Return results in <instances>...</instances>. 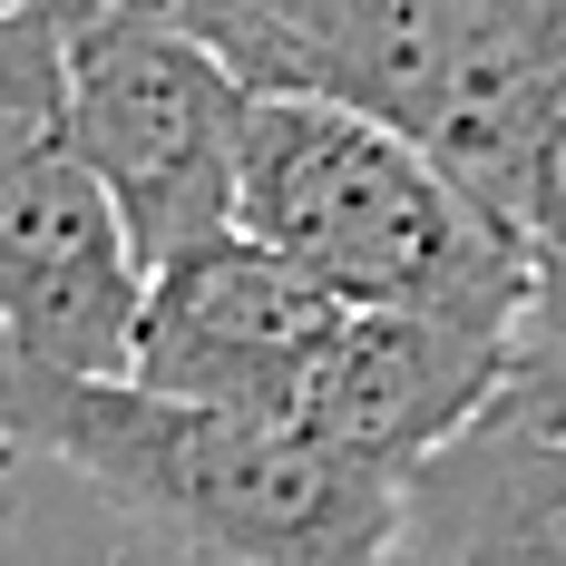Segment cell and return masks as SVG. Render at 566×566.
I'll return each instance as SVG.
<instances>
[{"mask_svg":"<svg viewBox=\"0 0 566 566\" xmlns=\"http://www.w3.org/2000/svg\"><path fill=\"white\" fill-rule=\"evenodd\" d=\"M0 440L108 509L137 547L196 566H371L400 479L313 420L216 410L137 371H69L0 333Z\"/></svg>","mask_w":566,"mask_h":566,"instance_id":"6da1fadb","label":"cell"},{"mask_svg":"<svg viewBox=\"0 0 566 566\" xmlns=\"http://www.w3.org/2000/svg\"><path fill=\"white\" fill-rule=\"evenodd\" d=\"M234 226L283 244L352 303L450 313L489 333H517V313L537 303V254L509 206H489L410 127L303 88H254Z\"/></svg>","mask_w":566,"mask_h":566,"instance_id":"7a4b0ae2","label":"cell"},{"mask_svg":"<svg viewBox=\"0 0 566 566\" xmlns=\"http://www.w3.org/2000/svg\"><path fill=\"white\" fill-rule=\"evenodd\" d=\"M254 88H303L410 127L489 206L566 98V0H176Z\"/></svg>","mask_w":566,"mask_h":566,"instance_id":"3957f363","label":"cell"},{"mask_svg":"<svg viewBox=\"0 0 566 566\" xmlns=\"http://www.w3.org/2000/svg\"><path fill=\"white\" fill-rule=\"evenodd\" d=\"M137 234L78 127L59 0H0V333L69 371H127Z\"/></svg>","mask_w":566,"mask_h":566,"instance_id":"277c9868","label":"cell"},{"mask_svg":"<svg viewBox=\"0 0 566 566\" xmlns=\"http://www.w3.org/2000/svg\"><path fill=\"white\" fill-rule=\"evenodd\" d=\"M59 30H69L88 157L137 234V264L157 274L167 254L226 234L244 186L254 78L176 0H59Z\"/></svg>","mask_w":566,"mask_h":566,"instance_id":"5b68a950","label":"cell"},{"mask_svg":"<svg viewBox=\"0 0 566 566\" xmlns=\"http://www.w3.org/2000/svg\"><path fill=\"white\" fill-rule=\"evenodd\" d=\"M342 323H352V293L303 274L283 244L226 226V234L186 244V254H167L147 274L127 371L157 381V391L216 400V410L303 420V400L323 381Z\"/></svg>","mask_w":566,"mask_h":566,"instance_id":"8992f818","label":"cell"},{"mask_svg":"<svg viewBox=\"0 0 566 566\" xmlns=\"http://www.w3.org/2000/svg\"><path fill=\"white\" fill-rule=\"evenodd\" d=\"M400 566H566V410L499 391L400 479Z\"/></svg>","mask_w":566,"mask_h":566,"instance_id":"52a82bcc","label":"cell"},{"mask_svg":"<svg viewBox=\"0 0 566 566\" xmlns=\"http://www.w3.org/2000/svg\"><path fill=\"white\" fill-rule=\"evenodd\" d=\"M509 342L489 323H450V313H391V303H352L323 381L303 400L313 430H333L342 450H361L371 469L410 479L420 459L450 440L479 400L509 381Z\"/></svg>","mask_w":566,"mask_h":566,"instance_id":"ba28073f","label":"cell"},{"mask_svg":"<svg viewBox=\"0 0 566 566\" xmlns=\"http://www.w3.org/2000/svg\"><path fill=\"white\" fill-rule=\"evenodd\" d=\"M517 234L537 254V313H566V98L547 108L527 176H517Z\"/></svg>","mask_w":566,"mask_h":566,"instance_id":"9c48e42d","label":"cell"},{"mask_svg":"<svg viewBox=\"0 0 566 566\" xmlns=\"http://www.w3.org/2000/svg\"><path fill=\"white\" fill-rule=\"evenodd\" d=\"M509 391L547 400V410H566V313H517V342H509Z\"/></svg>","mask_w":566,"mask_h":566,"instance_id":"30bf717a","label":"cell"},{"mask_svg":"<svg viewBox=\"0 0 566 566\" xmlns=\"http://www.w3.org/2000/svg\"><path fill=\"white\" fill-rule=\"evenodd\" d=\"M10 469H30V459H20V450H10V440H0V479H10Z\"/></svg>","mask_w":566,"mask_h":566,"instance_id":"8fae6325","label":"cell"}]
</instances>
